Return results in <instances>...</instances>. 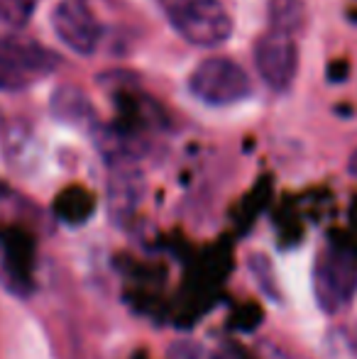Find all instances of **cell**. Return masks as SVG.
I'll use <instances>...</instances> for the list:
<instances>
[{
  "mask_svg": "<svg viewBox=\"0 0 357 359\" xmlns=\"http://www.w3.org/2000/svg\"><path fill=\"white\" fill-rule=\"evenodd\" d=\"M189 90L201 103L223 108V105H233L248 98L252 93V81L233 59L208 57L191 72Z\"/></svg>",
  "mask_w": 357,
  "mask_h": 359,
  "instance_id": "obj_4",
  "label": "cell"
},
{
  "mask_svg": "<svg viewBox=\"0 0 357 359\" xmlns=\"http://www.w3.org/2000/svg\"><path fill=\"white\" fill-rule=\"evenodd\" d=\"M348 342H350V347H353V352H357V327L353 332H348Z\"/></svg>",
  "mask_w": 357,
  "mask_h": 359,
  "instance_id": "obj_17",
  "label": "cell"
},
{
  "mask_svg": "<svg viewBox=\"0 0 357 359\" xmlns=\"http://www.w3.org/2000/svg\"><path fill=\"white\" fill-rule=\"evenodd\" d=\"M357 293V250L345 242H330L316 255L314 296L328 316L348 311Z\"/></svg>",
  "mask_w": 357,
  "mask_h": 359,
  "instance_id": "obj_1",
  "label": "cell"
},
{
  "mask_svg": "<svg viewBox=\"0 0 357 359\" xmlns=\"http://www.w3.org/2000/svg\"><path fill=\"white\" fill-rule=\"evenodd\" d=\"M52 113L59 120L72 125H86L93 123V108L81 88L76 86H59L52 95Z\"/></svg>",
  "mask_w": 357,
  "mask_h": 359,
  "instance_id": "obj_9",
  "label": "cell"
},
{
  "mask_svg": "<svg viewBox=\"0 0 357 359\" xmlns=\"http://www.w3.org/2000/svg\"><path fill=\"white\" fill-rule=\"evenodd\" d=\"M255 67L271 90H286L299 72V47L286 32L269 29L255 42Z\"/></svg>",
  "mask_w": 357,
  "mask_h": 359,
  "instance_id": "obj_6",
  "label": "cell"
},
{
  "mask_svg": "<svg viewBox=\"0 0 357 359\" xmlns=\"http://www.w3.org/2000/svg\"><path fill=\"white\" fill-rule=\"evenodd\" d=\"M108 213L113 222L125 225L140 208L144 196V176L137 161H120L108 166Z\"/></svg>",
  "mask_w": 357,
  "mask_h": 359,
  "instance_id": "obj_7",
  "label": "cell"
},
{
  "mask_svg": "<svg viewBox=\"0 0 357 359\" xmlns=\"http://www.w3.org/2000/svg\"><path fill=\"white\" fill-rule=\"evenodd\" d=\"M37 0H0V22L20 29L32 20Z\"/></svg>",
  "mask_w": 357,
  "mask_h": 359,
  "instance_id": "obj_11",
  "label": "cell"
},
{
  "mask_svg": "<svg viewBox=\"0 0 357 359\" xmlns=\"http://www.w3.org/2000/svg\"><path fill=\"white\" fill-rule=\"evenodd\" d=\"M257 352H260V359H306V357L296 355V352L286 350V347L276 345V342H271V340H262V342H260Z\"/></svg>",
  "mask_w": 357,
  "mask_h": 359,
  "instance_id": "obj_14",
  "label": "cell"
},
{
  "mask_svg": "<svg viewBox=\"0 0 357 359\" xmlns=\"http://www.w3.org/2000/svg\"><path fill=\"white\" fill-rule=\"evenodd\" d=\"M0 247H3L5 269L10 279L18 284L29 281V269H32V240L18 227H0Z\"/></svg>",
  "mask_w": 357,
  "mask_h": 359,
  "instance_id": "obj_8",
  "label": "cell"
},
{
  "mask_svg": "<svg viewBox=\"0 0 357 359\" xmlns=\"http://www.w3.org/2000/svg\"><path fill=\"white\" fill-rule=\"evenodd\" d=\"M90 210L88 196H83L81 191H67V194L59 196L57 201V213L64 220H81Z\"/></svg>",
  "mask_w": 357,
  "mask_h": 359,
  "instance_id": "obj_12",
  "label": "cell"
},
{
  "mask_svg": "<svg viewBox=\"0 0 357 359\" xmlns=\"http://www.w3.org/2000/svg\"><path fill=\"white\" fill-rule=\"evenodd\" d=\"M306 8L304 0H269V22L271 29L276 32H286L294 37L304 27Z\"/></svg>",
  "mask_w": 357,
  "mask_h": 359,
  "instance_id": "obj_10",
  "label": "cell"
},
{
  "mask_svg": "<svg viewBox=\"0 0 357 359\" xmlns=\"http://www.w3.org/2000/svg\"><path fill=\"white\" fill-rule=\"evenodd\" d=\"M52 27L72 52L90 57L103 37V25L88 0H59L52 10Z\"/></svg>",
  "mask_w": 357,
  "mask_h": 359,
  "instance_id": "obj_5",
  "label": "cell"
},
{
  "mask_svg": "<svg viewBox=\"0 0 357 359\" xmlns=\"http://www.w3.org/2000/svg\"><path fill=\"white\" fill-rule=\"evenodd\" d=\"M159 8L194 47H218L233 34V18L220 0H159Z\"/></svg>",
  "mask_w": 357,
  "mask_h": 359,
  "instance_id": "obj_2",
  "label": "cell"
},
{
  "mask_svg": "<svg viewBox=\"0 0 357 359\" xmlns=\"http://www.w3.org/2000/svg\"><path fill=\"white\" fill-rule=\"evenodd\" d=\"M210 359H243V357H240V352L233 350V347H220V350L210 352Z\"/></svg>",
  "mask_w": 357,
  "mask_h": 359,
  "instance_id": "obj_15",
  "label": "cell"
},
{
  "mask_svg": "<svg viewBox=\"0 0 357 359\" xmlns=\"http://www.w3.org/2000/svg\"><path fill=\"white\" fill-rule=\"evenodd\" d=\"M172 359H210V352L203 350L198 342H179L172 347Z\"/></svg>",
  "mask_w": 357,
  "mask_h": 359,
  "instance_id": "obj_13",
  "label": "cell"
},
{
  "mask_svg": "<svg viewBox=\"0 0 357 359\" xmlns=\"http://www.w3.org/2000/svg\"><path fill=\"white\" fill-rule=\"evenodd\" d=\"M59 67V57L34 39L0 37V90H22Z\"/></svg>",
  "mask_w": 357,
  "mask_h": 359,
  "instance_id": "obj_3",
  "label": "cell"
},
{
  "mask_svg": "<svg viewBox=\"0 0 357 359\" xmlns=\"http://www.w3.org/2000/svg\"><path fill=\"white\" fill-rule=\"evenodd\" d=\"M348 171H350V176L357 181V149L353 151V156H350V161H348Z\"/></svg>",
  "mask_w": 357,
  "mask_h": 359,
  "instance_id": "obj_16",
  "label": "cell"
}]
</instances>
